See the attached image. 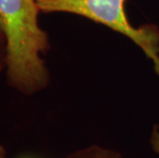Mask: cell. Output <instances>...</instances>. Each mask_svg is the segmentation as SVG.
I'll list each match as a JSON object with an SVG mask.
<instances>
[{"label":"cell","mask_w":159,"mask_h":158,"mask_svg":"<svg viewBox=\"0 0 159 158\" xmlns=\"http://www.w3.org/2000/svg\"><path fill=\"white\" fill-rule=\"evenodd\" d=\"M39 12L34 0H0V22L8 41L7 83L27 96L46 88L50 81L41 58L49 49V41L39 26Z\"/></svg>","instance_id":"cell-1"},{"label":"cell","mask_w":159,"mask_h":158,"mask_svg":"<svg viewBox=\"0 0 159 158\" xmlns=\"http://www.w3.org/2000/svg\"><path fill=\"white\" fill-rule=\"evenodd\" d=\"M40 12H68L109 27L138 44L159 75V31L154 26L134 28L125 13L126 0H34Z\"/></svg>","instance_id":"cell-2"},{"label":"cell","mask_w":159,"mask_h":158,"mask_svg":"<svg viewBox=\"0 0 159 158\" xmlns=\"http://www.w3.org/2000/svg\"><path fill=\"white\" fill-rule=\"evenodd\" d=\"M67 158H122L116 151L105 149L99 146H91L70 154Z\"/></svg>","instance_id":"cell-3"},{"label":"cell","mask_w":159,"mask_h":158,"mask_svg":"<svg viewBox=\"0 0 159 158\" xmlns=\"http://www.w3.org/2000/svg\"><path fill=\"white\" fill-rule=\"evenodd\" d=\"M8 60V41L5 30L0 22V73L6 71Z\"/></svg>","instance_id":"cell-4"},{"label":"cell","mask_w":159,"mask_h":158,"mask_svg":"<svg viewBox=\"0 0 159 158\" xmlns=\"http://www.w3.org/2000/svg\"><path fill=\"white\" fill-rule=\"evenodd\" d=\"M150 144L152 146V149L157 154H159V125H154L153 129H152Z\"/></svg>","instance_id":"cell-5"},{"label":"cell","mask_w":159,"mask_h":158,"mask_svg":"<svg viewBox=\"0 0 159 158\" xmlns=\"http://www.w3.org/2000/svg\"><path fill=\"white\" fill-rule=\"evenodd\" d=\"M0 158H6V152L3 146H0Z\"/></svg>","instance_id":"cell-6"}]
</instances>
